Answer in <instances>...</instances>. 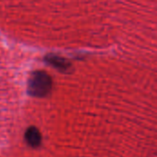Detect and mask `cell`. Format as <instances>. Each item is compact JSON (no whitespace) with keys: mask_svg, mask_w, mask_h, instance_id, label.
Instances as JSON below:
<instances>
[{"mask_svg":"<svg viewBox=\"0 0 157 157\" xmlns=\"http://www.w3.org/2000/svg\"><path fill=\"white\" fill-rule=\"evenodd\" d=\"M52 88L51 76L43 71L33 72L28 82V92L30 96L36 98L46 97Z\"/></svg>","mask_w":157,"mask_h":157,"instance_id":"1","label":"cell"},{"mask_svg":"<svg viewBox=\"0 0 157 157\" xmlns=\"http://www.w3.org/2000/svg\"><path fill=\"white\" fill-rule=\"evenodd\" d=\"M27 144L31 147H38L41 143V135L37 128H29L25 133Z\"/></svg>","mask_w":157,"mask_h":157,"instance_id":"2","label":"cell"},{"mask_svg":"<svg viewBox=\"0 0 157 157\" xmlns=\"http://www.w3.org/2000/svg\"><path fill=\"white\" fill-rule=\"evenodd\" d=\"M45 61L49 64L52 65V67H54L60 71H66L70 67V63L64 58L57 56V55L50 54V55L46 56Z\"/></svg>","mask_w":157,"mask_h":157,"instance_id":"3","label":"cell"}]
</instances>
